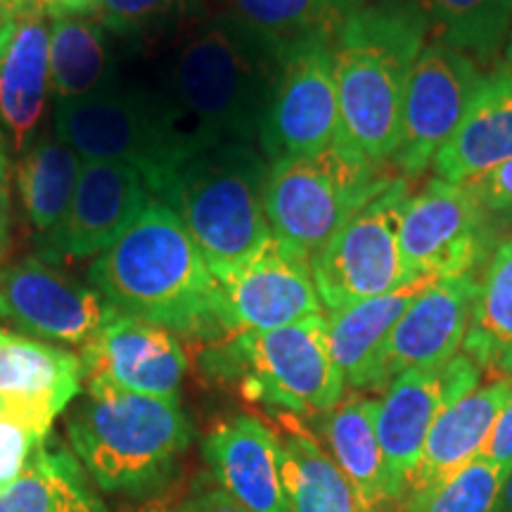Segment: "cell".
Returning <instances> with one entry per match:
<instances>
[{
	"mask_svg": "<svg viewBox=\"0 0 512 512\" xmlns=\"http://www.w3.org/2000/svg\"><path fill=\"white\" fill-rule=\"evenodd\" d=\"M50 95V19L19 8L0 22V136L15 155L41 131Z\"/></svg>",
	"mask_w": 512,
	"mask_h": 512,
	"instance_id": "cell-20",
	"label": "cell"
},
{
	"mask_svg": "<svg viewBox=\"0 0 512 512\" xmlns=\"http://www.w3.org/2000/svg\"><path fill=\"white\" fill-rule=\"evenodd\" d=\"M183 512H249L238 501H233L221 486H202L188 501L181 503Z\"/></svg>",
	"mask_w": 512,
	"mask_h": 512,
	"instance_id": "cell-38",
	"label": "cell"
},
{
	"mask_svg": "<svg viewBox=\"0 0 512 512\" xmlns=\"http://www.w3.org/2000/svg\"><path fill=\"white\" fill-rule=\"evenodd\" d=\"M266 178L268 159L254 145H216L185 157L155 197L183 221L211 273H219L245 261L271 235Z\"/></svg>",
	"mask_w": 512,
	"mask_h": 512,
	"instance_id": "cell-5",
	"label": "cell"
},
{
	"mask_svg": "<svg viewBox=\"0 0 512 512\" xmlns=\"http://www.w3.org/2000/svg\"><path fill=\"white\" fill-rule=\"evenodd\" d=\"M510 467L475 458L456 475L413 491L392 512H498Z\"/></svg>",
	"mask_w": 512,
	"mask_h": 512,
	"instance_id": "cell-33",
	"label": "cell"
},
{
	"mask_svg": "<svg viewBox=\"0 0 512 512\" xmlns=\"http://www.w3.org/2000/svg\"><path fill=\"white\" fill-rule=\"evenodd\" d=\"M465 185L494 230L512 228V159L484 171Z\"/></svg>",
	"mask_w": 512,
	"mask_h": 512,
	"instance_id": "cell-35",
	"label": "cell"
},
{
	"mask_svg": "<svg viewBox=\"0 0 512 512\" xmlns=\"http://www.w3.org/2000/svg\"><path fill=\"white\" fill-rule=\"evenodd\" d=\"M498 512H512V472L508 475V479H505L501 503H498Z\"/></svg>",
	"mask_w": 512,
	"mask_h": 512,
	"instance_id": "cell-41",
	"label": "cell"
},
{
	"mask_svg": "<svg viewBox=\"0 0 512 512\" xmlns=\"http://www.w3.org/2000/svg\"><path fill=\"white\" fill-rule=\"evenodd\" d=\"M463 354L498 377H512V235L477 271Z\"/></svg>",
	"mask_w": 512,
	"mask_h": 512,
	"instance_id": "cell-29",
	"label": "cell"
},
{
	"mask_svg": "<svg viewBox=\"0 0 512 512\" xmlns=\"http://www.w3.org/2000/svg\"><path fill=\"white\" fill-rule=\"evenodd\" d=\"M475 283L477 271L439 278L413 299L377 358L373 392H384L408 370L446 366L463 349Z\"/></svg>",
	"mask_w": 512,
	"mask_h": 512,
	"instance_id": "cell-17",
	"label": "cell"
},
{
	"mask_svg": "<svg viewBox=\"0 0 512 512\" xmlns=\"http://www.w3.org/2000/svg\"><path fill=\"white\" fill-rule=\"evenodd\" d=\"M202 0H100L98 22L124 38L171 29L200 8Z\"/></svg>",
	"mask_w": 512,
	"mask_h": 512,
	"instance_id": "cell-34",
	"label": "cell"
},
{
	"mask_svg": "<svg viewBox=\"0 0 512 512\" xmlns=\"http://www.w3.org/2000/svg\"><path fill=\"white\" fill-rule=\"evenodd\" d=\"M0 489H3V482H0Z\"/></svg>",
	"mask_w": 512,
	"mask_h": 512,
	"instance_id": "cell-44",
	"label": "cell"
},
{
	"mask_svg": "<svg viewBox=\"0 0 512 512\" xmlns=\"http://www.w3.org/2000/svg\"><path fill=\"white\" fill-rule=\"evenodd\" d=\"M512 159V69L484 76L463 124L434 159V171L451 183L472 178Z\"/></svg>",
	"mask_w": 512,
	"mask_h": 512,
	"instance_id": "cell-23",
	"label": "cell"
},
{
	"mask_svg": "<svg viewBox=\"0 0 512 512\" xmlns=\"http://www.w3.org/2000/svg\"><path fill=\"white\" fill-rule=\"evenodd\" d=\"M479 458L491 460V463H498L512 470V399L505 406L501 418H498L494 430H491L486 444L482 446Z\"/></svg>",
	"mask_w": 512,
	"mask_h": 512,
	"instance_id": "cell-36",
	"label": "cell"
},
{
	"mask_svg": "<svg viewBox=\"0 0 512 512\" xmlns=\"http://www.w3.org/2000/svg\"><path fill=\"white\" fill-rule=\"evenodd\" d=\"M81 361L86 382L100 380L147 396H178L188 370L174 332L114 309L81 347Z\"/></svg>",
	"mask_w": 512,
	"mask_h": 512,
	"instance_id": "cell-18",
	"label": "cell"
},
{
	"mask_svg": "<svg viewBox=\"0 0 512 512\" xmlns=\"http://www.w3.org/2000/svg\"><path fill=\"white\" fill-rule=\"evenodd\" d=\"M482 64L463 50L441 41H427L408 76L406 95L394 152V164L403 178H418L434 164L484 81Z\"/></svg>",
	"mask_w": 512,
	"mask_h": 512,
	"instance_id": "cell-10",
	"label": "cell"
},
{
	"mask_svg": "<svg viewBox=\"0 0 512 512\" xmlns=\"http://www.w3.org/2000/svg\"><path fill=\"white\" fill-rule=\"evenodd\" d=\"M138 169L119 162H83L72 204L60 226L43 235V259H91L126 233L155 202Z\"/></svg>",
	"mask_w": 512,
	"mask_h": 512,
	"instance_id": "cell-16",
	"label": "cell"
},
{
	"mask_svg": "<svg viewBox=\"0 0 512 512\" xmlns=\"http://www.w3.org/2000/svg\"><path fill=\"white\" fill-rule=\"evenodd\" d=\"M83 159L57 133L38 136L17 162V190L27 219L38 233L48 235L60 226L72 204Z\"/></svg>",
	"mask_w": 512,
	"mask_h": 512,
	"instance_id": "cell-30",
	"label": "cell"
},
{
	"mask_svg": "<svg viewBox=\"0 0 512 512\" xmlns=\"http://www.w3.org/2000/svg\"><path fill=\"white\" fill-rule=\"evenodd\" d=\"M0 136V259L10 238V171H8V150Z\"/></svg>",
	"mask_w": 512,
	"mask_h": 512,
	"instance_id": "cell-39",
	"label": "cell"
},
{
	"mask_svg": "<svg viewBox=\"0 0 512 512\" xmlns=\"http://www.w3.org/2000/svg\"><path fill=\"white\" fill-rule=\"evenodd\" d=\"M221 358L223 370L240 377L249 399L283 413H325L347 389L332 358L325 313L283 328L240 332Z\"/></svg>",
	"mask_w": 512,
	"mask_h": 512,
	"instance_id": "cell-8",
	"label": "cell"
},
{
	"mask_svg": "<svg viewBox=\"0 0 512 512\" xmlns=\"http://www.w3.org/2000/svg\"><path fill=\"white\" fill-rule=\"evenodd\" d=\"M24 5V0H0V22L5 17H10L12 12H17Z\"/></svg>",
	"mask_w": 512,
	"mask_h": 512,
	"instance_id": "cell-42",
	"label": "cell"
},
{
	"mask_svg": "<svg viewBox=\"0 0 512 512\" xmlns=\"http://www.w3.org/2000/svg\"><path fill=\"white\" fill-rule=\"evenodd\" d=\"M482 370L472 358L456 354L446 366L408 370L384 389L377 401L375 430L394 491V505L406 496L413 470L432 425L444 408L479 387Z\"/></svg>",
	"mask_w": 512,
	"mask_h": 512,
	"instance_id": "cell-12",
	"label": "cell"
},
{
	"mask_svg": "<svg viewBox=\"0 0 512 512\" xmlns=\"http://www.w3.org/2000/svg\"><path fill=\"white\" fill-rule=\"evenodd\" d=\"M510 399L512 377H496L444 408L425 441L406 496L456 475L467 463L479 458L482 446Z\"/></svg>",
	"mask_w": 512,
	"mask_h": 512,
	"instance_id": "cell-22",
	"label": "cell"
},
{
	"mask_svg": "<svg viewBox=\"0 0 512 512\" xmlns=\"http://www.w3.org/2000/svg\"><path fill=\"white\" fill-rule=\"evenodd\" d=\"M283 64L273 48L223 15L190 27L157 88L190 155L216 145H254Z\"/></svg>",
	"mask_w": 512,
	"mask_h": 512,
	"instance_id": "cell-1",
	"label": "cell"
},
{
	"mask_svg": "<svg viewBox=\"0 0 512 512\" xmlns=\"http://www.w3.org/2000/svg\"><path fill=\"white\" fill-rule=\"evenodd\" d=\"M83 380L81 356L0 325V413L48 439L57 415L81 394Z\"/></svg>",
	"mask_w": 512,
	"mask_h": 512,
	"instance_id": "cell-19",
	"label": "cell"
},
{
	"mask_svg": "<svg viewBox=\"0 0 512 512\" xmlns=\"http://www.w3.org/2000/svg\"><path fill=\"white\" fill-rule=\"evenodd\" d=\"M112 306L93 285H83L43 259L27 256L0 268V320L41 342L86 347Z\"/></svg>",
	"mask_w": 512,
	"mask_h": 512,
	"instance_id": "cell-13",
	"label": "cell"
},
{
	"mask_svg": "<svg viewBox=\"0 0 512 512\" xmlns=\"http://www.w3.org/2000/svg\"><path fill=\"white\" fill-rule=\"evenodd\" d=\"M432 280L418 278L396 290L328 311V339L344 384L361 392H373L377 358L392 335L394 325Z\"/></svg>",
	"mask_w": 512,
	"mask_h": 512,
	"instance_id": "cell-26",
	"label": "cell"
},
{
	"mask_svg": "<svg viewBox=\"0 0 512 512\" xmlns=\"http://www.w3.org/2000/svg\"><path fill=\"white\" fill-rule=\"evenodd\" d=\"M375 415L377 401L356 396L318 413L316 430L320 446L354 486L358 501L368 512H387L394 508V491L377 439Z\"/></svg>",
	"mask_w": 512,
	"mask_h": 512,
	"instance_id": "cell-25",
	"label": "cell"
},
{
	"mask_svg": "<svg viewBox=\"0 0 512 512\" xmlns=\"http://www.w3.org/2000/svg\"><path fill=\"white\" fill-rule=\"evenodd\" d=\"M427 38L425 19L394 0L363 5L339 31L332 43L339 145L377 166L389 162L408 76Z\"/></svg>",
	"mask_w": 512,
	"mask_h": 512,
	"instance_id": "cell-3",
	"label": "cell"
},
{
	"mask_svg": "<svg viewBox=\"0 0 512 512\" xmlns=\"http://www.w3.org/2000/svg\"><path fill=\"white\" fill-rule=\"evenodd\" d=\"M136 512H183V510H181V503L176 505V503L164 501V498H162V501H150Z\"/></svg>",
	"mask_w": 512,
	"mask_h": 512,
	"instance_id": "cell-40",
	"label": "cell"
},
{
	"mask_svg": "<svg viewBox=\"0 0 512 512\" xmlns=\"http://www.w3.org/2000/svg\"><path fill=\"white\" fill-rule=\"evenodd\" d=\"M392 176L339 143L313 157L268 162L266 219L271 235L311 264L339 226Z\"/></svg>",
	"mask_w": 512,
	"mask_h": 512,
	"instance_id": "cell-6",
	"label": "cell"
},
{
	"mask_svg": "<svg viewBox=\"0 0 512 512\" xmlns=\"http://www.w3.org/2000/svg\"><path fill=\"white\" fill-rule=\"evenodd\" d=\"M79 463L112 494L143 496L171 477L192 439L178 396H147L88 380L67 415Z\"/></svg>",
	"mask_w": 512,
	"mask_h": 512,
	"instance_id": "cell-4",
	"label": "cell"
},
{
	"mask_svg": "<svg viewBox=\"0 0 512 512\" xmlns=\"http://www.w3.org/2000/svg\"><path fill=\"white\" fill-rule=\"evenodd\" d=\"M216 484L249 512H287L278 432L254 415L223 420L204 439Z\"/></svg>",
	"mask_w": 512,
	"mask_h": 512,
	"instance_id": "cell-21",
	"label": "cell"
},
{
	"mask_svg": "<svg viewBox=\"0 0 512 512\" xmlns=\"http://www.w3.org/2000/svg\"><path fill=\"white\" fill-rule=\"evenodd\" d=\"M411 195L408 178L392 176L313 256L311 275L325 309H344L411 283L399 242L401 216Z\"/></svg>",
	"mask_w": 512,
	"mask_h": 512,
	"instance_id": "cell-9",
	"label": "cell"
},
{
	"mask_svg": "<svg viewBox=\"0 0 512 512\" xmlns=\"http://www.w3.org/2000/svg\"><path fill=\"white\" fill-rule=\"evenodd\" d=\"M22 8L34 10L46 19L98 17L100 0H24Z\"/></svg>",
	"mask_w": 512,
	"mask_h": 512,
	"instance_id": "cell-37",
	"label": "cell"
},
{
	"mask_svg": "<svg viewBox=\"0 0 512 512\" xmlns=\"http://www.w3.org/2000/svg\"><path fill=\"white\" fill-rule=\"evenodd\" d=\"M503 57H505V67L512 69V29H510V36H508V41H505Z\"/></svg>",
	"mask_w": 512,
	"mask_h": 512,
	"instance_id": "cell-43",
	"label": "cell"
},
{
	"mask_svg": "<svg viewBox=\"0 0 512 512\" xmlns=\"http://www.w3.org/2000/svg\"><path fill=\"white\" fill-rule=\"evenodd\" d=\"M91 285L114 311L174 335H230L221 292L202 249L166 204L155 200L121 238L95 256Z\"/></svg>",
	"mask_w": 512,
	"mask_h": 512,
	"instance_id": "cell-2",
	"label": "cell"
},
{
	"mask_svg": "<svg viewBox=\"0 0 512 512\" xmlns=\"http://www.w3.org/2000/svg\"><path fill=\"white\" fill-rule=\"evenodd\" d=\"M53 126L83 162L133 166L152 192L190 157L162 93L121 81L93 98L55 102Z\"/></svg>",
	"mask_w": 512,
	"mask_h": 512,
	"instance_id": "cell-7",
	"label": "cell"
},
{
	"mask_svg": "<svg viewBox=\"0 0 512 512\" xmlns=\"http://www.w3.org/2000/svg\"><path fill=\"white\" fill-rule=\"evenodd\" d=\"M280 479L287 512H368L320 441L290 413L278 415Z\"/></svg>",
	"mask_w": 512,
	"mask_h": 512,
	"instance_id": "cell-27",
	"label": "cell"
},
{
	"mask_svg": "<svg viewBox=\"0 0 512 512\" xmlns=\"http://www.w3.org/2000/svg\"><path fill=\"white\" fill-rule=\"evenodd\" d=\"M117 83L110 31L98 19H50V93L57 102L93 98Z\"/></svg>",
	"mask_w": 512,
	"mask_h": 512,
	"instance_id": "cell-28",
	"label": "cell"
},
{
	"mask_svg": "<svg viewBox=\"0 0 512 512\" xmlns=\"http://www.w3.org/2000/svg\"><path fill=\"white\" fill-rule=\"evenodd\" d=\"M221 15L264 41L283 60L332 46L366 0H219Z\"/></svg>",
	"mask_w": 512,
	"mask_h": 512,
	"instance_id": "cell-24",
	"label": "cell"
},
{
	"mask_svg": "<svg viewBox=\"0 0 512 512\" xmlns=\"http://www.w3.org/2000/svg\"><path fill=\"white\" fill-rule=\"evenodd\" d=\"M0 512H105L83 477L81 463L62 446L43 444L22 475L0 489Z\"/></svg>",
	"mask_w": 512,
	"mask_h": 512,
	"instance_id": "cell-31",
	"label": "cell"
},
{
	"mask_svg": "<svg viewBox=\"0 0 512 512\" xmlns=\"http://www.w3.org/2000/svg\"><path fill=\"white\" fill-rule=\"evenodd\" d=\"M337 138L339 102L332 46L287 57L256 140L261 155L268 162L313 157L335 145Z\"/></svg>",
	"mask_w": 512,
	"mask_h": 512,
	"instance_id": "cell-15",
	"label": "cell"
},
{
	"mask_svg": "<svg viewBox=\"0 0 512 512\" xmlns=\"http://www.w3.org/2000/svg\"><path fill=\"white\" fill-rule=\"evenodd\" d=\"M399 242L408 278H453L482 268L494 226L465 183L434 176L403 209Z\"/></svg>",
	"mask_w": 512,
	"mask_h": 512,
	"instance_id": "cell-11",
	"label": "cell"
},
{
	"mask_svg": "<svg viewBox=\"0 0 512 512\" xmlns=\"http://www.w3.org/2000/svg\"><path fill=\"white\" fill-rule=\"evenodd\" d=\"M425 19L434 41L463 50L482 67L501 55L512 29V0H394Z\"/></svg>",
	"mask_w": 512,
	"mask_h": 512,
	"instance_id": "cell-32",
	"label": "cell"
},
{
	"mask_svg": "<svg viewBox=\"0 0 512 512\" xmlns=\"http://www.w3.org/2000/svg\"><path fill=\"white\" fill-rule=\"evenodd\" d=\"M230 335L273 330L323 316L311 264L280 245L273 235L240 264L214 273Z\"/></svg>",
	"mask_w": 512,
	"mask_h": 512,
	"instance_id": "cell-14",
	"label": "cell"
}]
</instances>
